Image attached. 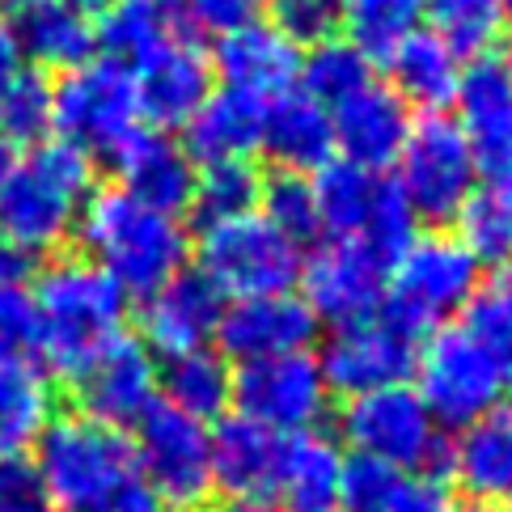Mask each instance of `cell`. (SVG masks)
I'll return each instance as SVG.
<instances>
[{"mask_svg": "<svg viewBox=\"0 0 512 512\" xmlns=\"http://www.w3.org/2000/svg\"><path fill=\"white\" fill-rule=\"evenodd\" d=\"M34 314H39V356L51 377L77 381L119 335H127V292L85 254H51L34 271Z\"/></svg>", "mask_w": 512, "mask_h": 512, "instance_id": "6da1fadb", "label": "cell"}, {"mask_svg": "<svg viewBox=\"0 0 512 512\" xmlns=\"http://www.w3.org/2000/svg\"><path fill=\"white\" fill-rule=\"evenodd\" d=\"M72 237L81 242L85 259L127 292V301L153 297L166 280L187 271L191 259V237L178 216L140 204L123 187L89 191Z\"/></svg>", "mask_w": 512, "mask_h": 512, "instance_id": "7a4b0ae2", "label": "cell"}, {"mask_svg": "<svg viewBox=\"0 0 512 512\" xmlns=\"http://www.w3.org/2000/svg\"><path fill=\"white\" fill-rule=\"evenodd\" d=\"M98 187V166L68 140L34 144L26 161H17L0 182V237L22 250L60 254L77 233V216L89 191Z\"/></svg>", "mask_w": 512, "mask_h": 512, "instance_id": "3957f363", "label": "cell"}, {"mask_svg": "<svg viewBox=\"0 0 512 512\" xmlns=\"http://www.w3.org/2000/svg\"><path fill=\"white\" fill-rule=\"evenodd\" d=\"M479 284H483V267L462 246L457 233L449 229L415 233V242L390 267L386 297H381L377 314L390 318L415 343H424L432 331H441L457 314H466Z\"/></svg>", "mask_w": 512, "mask_h": 512, "instance_id": "277c9868", "label": "cell"}, {"mask_svg": "<svg viewBox=\"0 0 512 512\" xmlns=\"http://www.w3.org/2000/svg\"><path fill=\"white\" fill-rule=\"evenodd\" d=\"M34 466L56 508L68 512L98 504L127 479H136L132 441L119 428H106L81 411L51 419L47 432L34 441Z\"/></svg>", "mask_w": 512, "mask_h": 512, "instance_id": "5b68a950", "label": "cell"}, {"mask_svg": "<svg viewBox=\"0 0 512 512\" xmlns=\"http://www.w3.org/2000/svg\"><path fill=\"white\" fill-rule=\"evenodd\" d=\"M301 259L305 250L259 212L199 229V246H195V263H199L195 271L225 301L292 292L301 276Z\"/></svg>", "mask_w": 512, "mask_h": 512, "instance_id": "8992f818", "label": "cell"}, {"mask_svg": "<svg viewBox=\"0 0 512 512\" xmlns=\"http://www.w3.org/2000/svg\"><path fill=\"white\" fill-rule=\"evenodd\" d=\"M339 436L352 453L386 462L398 474H436L449 453L445 432L436 428L411 381L343 398Z\"/></svg>", "mask_w": 512, "mask_h": 512, "instance_id": "52a82bcc", "label": "cell"}, {"mask_svg": "<svg viewBox=\"0 0 512 512\" xmlns=\"http://www.w3.org/2000/svg\"><path fill=\"white\" fill-rule=\"evenodd\" d=\"M51 106H56V132L60 140L77 144L85 157L111 161L127 140H132L144 115L132 68L119 60H85L64 72L60 85H51Z\"/></svg>", "mask_w": 512, "mask_h": 512, "instance_id": "ba28073f", "label": "cell"}, {"mask_svg": "<svg viewBox=\"0 0 512 512\" xmlns=\"http://www.w3.org/2000/svg\"><path fill=\"white\" fill-rule=\"evenodd\" d=\"M508 381L487 347L462 322L432 331L415 356V394L424 398L436 428H466L496 402H504Z\"/></svg>", "mask_w": 512, "mask_h": 512, "instance_id": "9c48e42d", "label": "cell"}, {"mask_svg": "<svg viewBox=\"0 0 512 512\" xmlns=\"http://www.w3.org/2000/svg\"><path fill=\"white\" fill-rule=\"evenodd\" d=\"M132 457L140 483L174 512H195L212 496V428L182 415L170 402H153L132 428Z\"/></svg>", "mask_w": 512, "mask_h": 512, "instance_id": "30bf717a", "label": "cell"}, {"mask_svg": "<svg viewBox=\"0 0 512 512\" xmlns=\"http://www.w3.org/2000/svg\"><path fill=\"white\" fill-rule=\"evenodd\" d=\"M394 170H398L394 174L398 191L407 195L415 216L432 225L453 221L470 199V191L479 187V166H474L470 140L462 123L449 115H424L419 123H411V136L402 144Z\"/></svg>", "mask_w": 512, "mask_h": 512, "instance_id": "8fae6325", "label": "cell"}, {"mask_svg": "<svg viewBox=\"0 0 512 512\" xmlns=\"http://www.w3.org/2000/svg\"><path fill=\"white\" fill-rule=\"evenodd\" d=\"M233 407L242 419L276 436H297L322 424L331 390L314 352H288L233 369Z\"/></svg>", "mask_w": 512, "mask_h": 512, "instance_id": "7c38bea8", "label": "cell"}, {"mask_svg": "<svg viewBox=\"0 0 512 512\" xmlns=\"http://www.w3.org/2000/svg\"><path fill=\"white\" fill-rule=\"evenodd\" d=\"M390 263H381L369 246L356 237H326L318 250L301 259V301L314 309L318 322L347 326L360 318H373L386 297Z\"/></svg>", "mask_w": 512, "mask_h": 512, "instance_id": "4fadbf2b", "label": "cell"}, {"mask_svg": "<svg viewBox=\"0 0 512 512\" xmlns=\"http://www.w3.org/2000/svg\"><path fill=\"white\" fill-rule=\"evenodd\" d=\"M415 356H419V343L407 331H398L390 318L373 314V318L335 326L331 339L318 352V369L331 394L356 398V394L411 381Z\"/></svg>", "mask_w": 512, "mask_h": 512, "instance_id": "5bb4252c", "label": "cell"}, {"mask_svg": "<svg viewBox=\"0 0 512 512\" xmlns=\"http://www.w3.org/2000/svg\"><path fill=\"white\" fill-rule=\"evenodd\" d=\"M136 94H140V115L149 119L157 132H174L187 127L195 111L212 98L216 68L212 56L191 34H166L149 56L132 64Z\"/></svg>", "mask_w": 512, "mask_h": 512, "instance_id": "9a60e30c", "label": "cell"}, {"mask_svg": "<svg viewBox=\"0 0 512 512\" xmlns=\"http://www.w3.org/2000/svg\"><path fill=\"white\" fill-rule=\"evenodd\" d=\"M457 111L470 140L479 182H508L512 187V68L500 56H479L462 64L457 81Z\"/></svg>", "mask_w": 512, "mask_h": 512, "instance_id": "2e32d148", "label": "cell"}, {"mask_svg": "<svg viewBox=\"0 0 512 512\" xmlns=\"http://www.w3.org/2000/svg\"><path fill=\"white\" fill-rule=\"evenodd\" d=\"M77 411L98 419L106 428H136L149 407L161 398L157 390V360L153 352L132 335H119L89 369L72 381Z\"/></svg>", "mask_w": 512, "mask_h": 512, "instance_id": "e0dca14e", "label": "cell"}, {"mask_svg": "<svg viewBox=\"0 0 512 512\" xmlns=\"http://www.w3.org/2000/svg\"><path fill=\"white\" fill-rule=\"evenodd\" d=\"M318 318L297 292H276V297H250V301H225L216 343L221 356L233 364L271 360L288 352H309L318 339Z\"/></svg>", "mask_w": 512, "mask_h": 512, "instance_id": "ac0fdd59", "label": "cell"}, {"mask_svg": "<svg viewBox=\"0 0 512 512\" xmlns=\"http://www.w3.org/2000/svg\"><path fill=\"white\" fill-rule=\"evenodd\" d=\"M411 106L402 102L390 85L369 81L356 89L352 98L331 106V127H335V157L347 166H360L369 174L394 170L402 144L411 136Z\"/></svg>", "mask_w": 512, "mask_h": 512, "instance_id": "d6986e66", "label": "cell"}, {"mask_svg": "<svg viewBox=\"0 0 512 512\" xmlns=\"http://www.w3.org/2000/svg\"><path fill=\"white\" fill-rule=\"evenodd\" d=\"M225 297L199 271H178L153 297L140 301V343L153 356H182L216 343Z\"/></svg>", "mask_w": 512, "mask_h": 512, "instance_id": "ffe728a7", "label": "cell"}, {"mask_svg": "<svg viewBox=\"0 0 512 512\" xmlns=\"http://www.w3.org/2000/svg\"><path fill=\"white\" fill-rule=\"evenodd\" d=\"M301 56L305 51L284 39L271 22H246L225 39H216L212 68L225 77V89H242L259 102H276L297 89Z\"/></svg>", "mask_w": 512, "mask_h": 512, "instance_id": "44dd1931", "label": "cell"}, {"mask_svg": "<svg viewBox=\"0 0 512 512\" xmlns=\"http://www.w3.org/2000/svg\"><path fill=\"white\" fill-rule=\"evenodd\" d=\"M449 479L474 504L500 508L512 496V402H496L474 424L457 428V441L445 453Z\"/></svg>", "mask_w": 512, "mask_h": 512, "instance_id": "7402d4cb", "label": "cell"}, {"mask_svg": "<svg viewBox=\"0 0 512 512\" xmlns=\"http://www.w3.org/2000/svg\"><path fill=\"white\" fill-rule=\"evenodd\" d=\"M111 170L119 174V187L127 195H136L140 204L170 212V216H182L191 208L199 166L187 157L182 144H174L166 132H157V127H140L111 157Z\"/></svg>", "mask_w": 512, "mask_h": 512, "instance_id": "603a6c76", "label": "cell"}, {"mask_svg": "<svg viewBox=\"0 0 512 512\" xmlns=\"http://www.w3.org/2000/svg\"><path fill=\"white\" fill-rule=\"evenodd\" d=\"M284 436L250 424L242 415H225L212 428V487L229 500H271L276 496Z\"/></svg>", "mask_w": 512, "mask_h": 512, "instance_id": "cb8c5ba5", "label": "cell"}, {"mask_svg": "<svg viewBox=\"0 0 512 512\" xmlns=\"http://www.w3.org/2000/svg\"><path fill=\"white\" fill-rule=\"evenodd\" d=\"M259 149L271 157L276 170L288 174H309L314 178L322 166L335 161V127L331 111L309 94H284L276 102H267L263 115V140Z\"/></svg>", "mask_w": 512, "mask_h": 512, "instance_id": "d4e9b609", "label": "cell"}, {"mask_svg": "<svg viewBox=\"0 0 512 512\" xmlns=\"http://www.w3.org/2000/svg\"><path fill=\"white\" fill-rule=\"evenodd\" d=\"M267 102L242 94V89H212V98L199 106L195 119L182 127V149L195 166L212 161H250L263 140Z\"/></svg>", "mask_w": 512, "mask_h": 512, "instance_id": "484cf974", "label": "cell"}, {"mask_svg": "<svg viewBox=\"0 0 512 512\" xmlns=\"http://www.w3.org/2000/svg\"><path fill=\"white\" fill-rule=\"evenodd\" d=\"M343 449L326 432L309 428L284 436L280 470H276V500L284 512H335L343 483Z\"/></svg>", "mask_w": 512, "mask_h": 512, "instance_id": "4316f807", "label": "cell"}, {"mask_svg": "<svg viewBox=\"0 0 512 512\" xmlns=\"http://www.w3.org/2000/svg\"><path fill=\"white\" fill-rule=\"evenodd\" d=\"M386 68H390L394 94L407 106L428 111V115H445V106H453L457 81H462V60H457V51L432 30H411L398 47H390Z\"/></svg>", "mask_w": 512, "mask_h": 512, "instance_id": "83f0119b", "label": "cell"}, {"mask_svg": "<svg viewBox=\"0 0 512 512\" xmlns=\"http://www.w3.org/2000/svg\"><path fill=\"white\" fill-rule=\"evenodd\" d=\"M13 34H17L22 56L39 64V72H47V68L68 72L85 60H94V47H98L94 22H89V13L77 9L72 0H43V5L17 9Z\"/></svg>", "mask_w": 512, "mask_h": 512, "instance_id": "f1b7e54d", "label": "cell"}, {"mask_svg": "<svg viewBox=\"0 0 512 512\" xmlns=\"http://www.w3.org/2000/svg\"><path fill=\"white\" fill-rule=\"evenodd\" d=\"M157 390L166 394L161 402H170L182 415L199 419V424H216L233 407V364L212 347H195V352L170 356L161 364Z\"/></svg>", "mask_w": 512, "mask_h": 512, "instance_id": "f546056e", "label": "cell"}, {"mask_svg": "<svg viewBox=\"0 0 512 512\" xmlns=\"http://www.w3.org/2000/svg\"><path fill=\"white\" fill-rule=\"evenodd\" d=\"M56 407L60 394L51 373L34 364L0 369V457H26V449H34L56 419Z\"/></svg>", "mask_w": 512, "mask_h": 512, "instance_id": "4dcf8cb0", "label": "cell"}, {"mask_svg": "<svg viewBox=\"0 0 512 512\" xmlns=\"http://www.w3.org/2000/svg\"><path fill=\"white\" fill-rule=\"evenodd\" d=\"M453 221H457L462 246L479 259V267L512 263V187L508 182H479Z\"/></svg>", "mask_w": 512, "mask_h": 512, "instance_id": "1f68e13d", "label": "cell"}, {"mask_svg": "<svg viewBox=\"0 0 512 512\" xmlns=\"http://www.w3.org/2000/svg\"><path fill=\"white\" fill-rule=\"evenodd\" d=\"M259 187H263V170H254V161H212V166L195 170V191L187 212L199 221V229L259 212Z\"/></svg>", "mask_w": 512, "mask_h": 512, "instance_id": "d6a6232c", "label": "cell"}, {"mask_svg": "<svg viewBox=\"0 0 512 512\" xmlns=\"http://www.w3.org/2000/svg\"><path fill=\"white\" fill-rule=\"evenodd\" d=\"M424 13H428V0H343L339 30L369 60L377 56L386 60L390 47H398L411 30H419Z\"/></svg>", "mask_w": 512, "mask_h": 512, "instance_id": "836d02e7", "label": "cell"}, {"mask_svg": "<svg viewBox=\"0 0 512 512\" xmlns=\"http://www.w3.org/2000/svg\"><path fill=\"white\" fill-rule=\"evenodd\" d=\"M377 187V174L347 166V161H331L314 174V204H318V229L322 237H356L369 212V199Z\"/></svg>", "mask_w": 512, "mask_h": 512, "instance_id": "e575fe53", "label": "cell"}, {"mask_svg": "<svg viewBox=\"0 0 512 512\" xmlns=\"http://www.w3.org/2000/svg\"><path fill=\"white\" fill-rule=\"evenodd\" d=\"M94 34L106 47V56L132 68L140 56H149L174 30H170V17H166L161 0H115V5H106L98 13Z\"/></svg>", "mask_w": 512, "mask_h": 512, "instance_id": "d590c367", "label": "cell"}, {"mask_svg": "<svg viewBox=\"0 0 512 512\" xmlns=\"http://www.w3.org/2000/svg\"><path fill=\"white\" fill-rule=\"evenodd\" d=\"M373 81V60L347 39H326L318 47H309V56H301V94L322 102L326 111L339 106L343 98H352L356 89Z\"/></svg>", "mask_w": 512, "mask_h": 512, "instance_id": "8d00e7d4", "label": "cell"}, {"mask_svg": "<svg viewBox=\"0 0 512 512\" xmlns=\"http://www.w3.org/2000/svg\"><path fill=\"white\" fill-rule=\"evenodd\" d=\"M432 34L457 51V60L496 56V43L504 39V9L500 0H428Z\"/></svg>", "mask_w": 512, "mask_h": 512, "instance_id": "74e56055", "label": "cell"}, {"mask_svg": "<svg viewBox=\"0 0 512 512\" xmlns=\"http://www.w3.org/2000/svg\"><path fill=\"white\" fill-rule=\"evenodd\" d=\"M56 106H51V81L39 68H22L17 77L5 85L0 94V136H5L13 149L17 144H43L56 132Z\"/></svg>", "mask_w": 512, "mask_h": 512, "instance_id": "f35d334b", "label": "cell"}, {"mask_svg": "<svg viewBox=\"0 0 512 512\" xmlns=\"http://www.w3.org/2000/svg\"><path fill=\"white\" fill-rule=\"evenodd\" d=\"M415 233H419V216L407 204V195L398 191V182L390 174H377V187H373L369 212H364V225L356 233V242L369 246L381 263L394 267L398 254L415 242Z\"/></svg>", "mask_w": 512, "mask_h": 512, "instance_id": "ab89813d", "label": "cell"}, {"mask_svg": "<svg viewBox=\"0 0 512 512\" xmlns=\"http://www.w3.org/2000/svg\"><path fill=\"white\" fill-rule=\"evenodd\" d=\"M259 216H267L284 237H292L297 246L318 242V204H314V178L309 174H288L271 170L263 174L259 187Z\"/></svg>", "mask_w": 512, "mask_h": 512, "instance_id": "60d3db41", "label": "cell"}, {"mask_svg": "<svg viewBox=\"0 0 512 512\" xmlns=\"http://www.w3.org/2000/svg\"><path fill=\"white\" fill-rule=\"evenodd\" d=\"M462 326L487 347L491 360L500 364L504 381L512 386V263L496 267V276L479 284L474 301L466 305Z\"/></svg>", "mask_w": 512, "mask_h": 512, "instance_id": "b9f144b4", "label": "cell"}, {"mask_svg": "<svg viewBox=\"0 0 512 512\" xmlns=\"http://www.w3.org/2000/svg\"><path fill=\"white\" fill-rule=\"evenodd\" d=\"M39 356V314L26 288H0V369L34 364Z\"/></svg>", "mask_w": 512, "mask_h": 512, "instance_id": "7bdbcfd3", "label": "cell"}, {"mask_svg": "<svg viewBox=\"0 0 512 512\" xmlns=\"http://www.w3.org/2000/svg\"><path fill=\"white\" fill-rule=\"evenodd\" d=\"M343 0H271V26L297 47H318L339 34Z\"/></svg>", "mask_w": 512, "mask_h": 512, "instance_id": "ee69618b", "label": "cell"}, {"mask_svg": "<svg viewBox=\"0 0 512 512\" xmlns=\"http://www.w3.org/2000/svg\"><path fill=\"white\" fill-rule=\"evenodd\" d=\"M402 474L386 462H373V457L352 453L343 462V483H339V508L343 512H381L386 500L394 496Z\"/></svg>", "mask_w": 512, "mask_h": 512, "instance_id": "f6af8a7d", "label": "cell"}, {"mask_svg": "<svg viewBox=\"0 0 512 512\" xmlns=\"http://www.w3.org/2000/svg\"><path fill=\"white\" fill-rule=\"evenodd\" d=\"M0 512H60L30 457H0Z\"/></svg>", "mask_w": 512, "mask_h": 512, "instance_id": "bcb514c9", "label": "cell"}, {"mask_svg": "<svg viewBox=\"0 0 512 512\" xmlns=\"http://www.w3.org/2000/svg\"><path fill=\"white\" fill-rule=\"evenodd\" d=\"M381 512H462L445 474H402Z\"/></svg>", "mask_w": 512, "mask_h": 512, "instance_id": "7dc6e473", "label": "cell"}, {"mask_svg": "<svg viewBox=\"0 0 512 512\" xmlns=\"http://www.w3.org/2000/svg\"><path fill=\"white\" fill-rule=\"evenodd\" d=\"M182 17H187L191 39L208 34V39H225L237 26L254 22V0H178Z\"/></svg>", "mask_w": 512, "mask_h": 512, "instance_id": "c3c4849f", "label": "cell"}, {"mask_svg": "<svg viewBox=\"0 0 512 512\" xmlns=\"http://www.w3.org/2000/svg\"><path fill=\"white\" fill-rule=\"evenodd\" d=\"M81 512H174L161 496H153L149 487H144L140 479H127L123 487H115L111 496H102L98 504H89Z\"/></svg>", "mask_w": 512, "mask_h": 512, "instance_id": "681fc988", "label": "cell"}, {"mask_svg": "<svg viewBox=\"0 0 512 512\" xmlns=\"http://www.w3.org/2000/svg\"><path fill=\"white\" fill-rule=\"evenodd\" d=\"M34 271H39V259L9 237H0V288H22L26 280H34Z\"/></svg>", "mask_w": 512, "mask_h": 512, "instance_id": "f907efd6", "label": "cell"}, {"mask_svg": "<svg viewBox=\"0 0 512 512\" xmlns=\"http://www.w3.org/2000/svg\"><path fill=\"white\" fill-rule=\"evenodd\" d=\"M22 72V47H17V34L13 26L0 22V94H5V85Z\"/></svg>", "mask_w": 512, "mask_h": 512, "instance_id": "816d5d0a", "label": "cell"}, {"mask_svg": "<svg viewBox=\"0 0 512 512\" xmlns=\"http://www.w3.org/2000/svg\"><path fill=\"white\" fill-rule=\"evenodd\" d=\"M208 512H284L276 500H225V504H216Z\"/></svg>", "mask_w": 512, "mask_h": 512, "instance_id": "f5cc1de1", "label": "cell"}, {"mask_svg": "<svg viewBox=\"0 0 512 512\" xmlns=\"http://www.w3.org/2000/svg\"><path fill=\"white\" fill-rule=\"evenodd\" d=\"M17 166V149H13V144L5 140V136H0V182H5L9 178V170Z\"/></svg>", "mask_w": 512, "mask_h": 512, "instance_id": "db71d44e", "label": "cell"}, {"mask_svg": "<svg viewBox=\"0 0 512 512\" xmlns=\"http://www.w3.org/2000/svg\"><path fill=\"white\" fill-rule=\"evenodd\" d=\"M72 5H77V9H85V13H89V9H98V13H102L106 5H115V0H72Z\"/></svg>", "mask_w": 512, "mask_h": 512, "instance_id": "11a10c76", "label": "cell"}, {"mask_svg": "<svg viewBox=\"0 0 512 512\" xmlns=\"http://www.w3.org/2000/svg\"><path fill=\"white\" fill-rule=\"evenodd\" d=\"M500 9H504V30H512V0H500Z\"/></svg>", "mask_w": 512, "mask_h": 512, "instance_id": "9f6ffc18", "label": "cell"}, {"mask_svg": "<svg viewBox=\"0 0 512 512\" xmlns=\"http://www.w3.org/2000/svg\"><path fill=\"white\" fill-rule=\"evenodd\" d=\"M13 9H30V5H43V0H9Z\"/></svg>", "mask_w": 512, "mask_h": 512, "instance_id": "6f0895ef", "label": "cell"}, {"mask_svg": "<svg viewBox=\"0 0 512 512\" xmlns=\"http://www.w3.org/2000/svg\"><path fill=\"white\" fill-rule=\"evenodd\" d=\"M500 512H512V496H508V500H504V504H500Z\"/></svg>", "mask_w": 512, "mask_h": 512, "instance_id": "680465c9", "label": "cell"}, {"mask_svg": "<svg viewBox=\"0 0 512 512\" xmlns=\"http://www.w3.org/2000/svg\"><path fill=\"white\" fill-rule=\"evenodd\" d=\"M470 512H500V508H483V504H479V508H470Z\"/></svg>", "mask_w": 512, "mask_h": 512, "instance_id": "91938a15", "label": "cell"}, {"mask_svg": "<svg viewBox=\"0 0 512 512\" xmlns=\"http://www.w3.org/2000/svg\"><path fill=\"white\" fill-rule=\"evenodd\" d=\"M335 512H343V508H335Z\"/></svg>", "mask_w": 512, "mask_h": 512, "instance_id": "94428289", "label": "cell"}, {"mask_svg": "<svg viewBox=\"0 0 512 512\" xmlns=\"http://www.w3.org/2000/svg\"><path fill=\"white\" fill-rule=\"evenodd\" d=\"M508 68H512V64H508Z\"/></svg>", "mask_w": 512, "mask_h": 512, "instance_id": "6125c7cd", "label": "cell"}]
</instances>
